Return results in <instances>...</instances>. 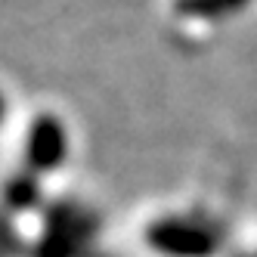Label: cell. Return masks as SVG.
Returning a JSON list of instances; mask_svg holds the SVG:
<instances>
[{
	"instance_id": "5b68a950",
	"label": "cell",
	"mask_w": 257,
	"mask_h": 257,
	"mask_svg": "<svg viewBox=\"0 0 257 257\" xmlns=\"http://www.w3.org/2000/svg\"><path fill=\"white\" fill-rule=\"evenodd\" d=\"M251 0H174V13L180 19H201V22H217L242 13Z\"/></svg>"
},
{
	"instance_id": "277c9868",
	"label": "cell",
	"mask_w": 257,
	"mask_h": 257,
	"mask_svg": "<svg viewBox=\"0 0 257 257\" xmlns=\"http://www.w3.org/2000/svg\"><path fill=\"white\" fill-rule=\"evenodd\" d=\"M44 208V192H41V180L38 174H16L7 180L4 186V211L10 214H22V211H34Z\"/></svg>"
},
{
	"instance_id": "7a4b0ae2",
	"label": "cell",
	"mask_w": 257,
	"mask_h": 257,
	"mask_svg": "<svg viewBox=\"0 0 257 257\" xmlns=\"http://www.w3.org/2000/svg\"><path fill=\"white\" fill-rule=\"evenodd\" d=\"M68 152V140H65V127L53 118V115H41L34 118V124L28 127V140H25V164L31 174H47L56 171L62 158Z\"/></svg>"
},
{
	"instance_id": "ba28073f",
	"label": "cell",
	"mask_w": 257,
	"mask_h": 257,
	"mask_svg": "<svg viewBox=\"0 0 257 257\" xmlns=\"http://www.w3.org/2000/svg\"><path fill=\"white\" fill-rule=\"evenodd\" d=\"M4 112H7V102H4V96H0V121H4Z\"/></svg>"
},
{
	"instance_id": "9c48e42d",
	"label": "cell",
	"mask_w": 257,
	"mask_h": 257,
	"mask_svg": "<svg viewBox=\"0 0 257 257\" xmlns=\"http://www.w3.org/2000/svg\"><path fill=\"white\" fill-rule=\"evenodd\" d=\"M235 257H251V254H235Z\"/></svg>"
},
{
	"instance_id": "6da1fadb",
	"label": "cell",
	"mask_w": 257,
	"mask_h": 257,
	"mask_svg": "<svg viewBox=\"0 0 257 257\" xmlns=\"http://www.w3.org/2000/svg\"><path fill=\"white\" fill-rule=\"evenodd\" d=\"M146 242L164 257H214L223 238L214 226L198 220L161 217L146 229Z\"/></svg>"
},
{
	"instance_id": "8992f818",
	"label": "cell",
	"mask_w": 257,
	"mask_h": 257,
	"mask_svg": "<svg viewBox=\"0 0 257 257\" xmlns=\"http://www.w3.org/2000/svg\"><path fill=\"white\" fill-rule=\"evenodd\" d=\"M28 254L31 257H105L93 245L75 242V238H65V235H53V232H44L38 242L31 245Z\"/></svg>"
},
{
	"instance_id": "52a82bcc",
	"label": "cell",
	"mask_w": 257,
	"mask_h": 257,
	"mask_svg": "<svg viewBox=\"0 0 257 257\" xmlns=\"http://www.w3.org/2000/svg\"><path fill=\"white\" fill-rule=\"evenodd\" d=\"M22 251H25V245H22L19 232H16V226H13L10 211H0V257H16Z\"/></svg>"
},
{
	"instance_id": "3957f363",
	"label": "cell",
	"mask_w": 257,
	"mask_h": 257,
	"mask_svg": "<svg viewBox=\"0 0 257 257\" xmlns=\"http://www.w3.org/2000/svg\"><path fill=\"white\" fill-rule=\"evenodd\" d=\"M41 211H44L47 232L75 238V242H84V245H93V238L99 232V217L93 211L75 205V201H47Z\"/></svg>"
}]
</instances>
